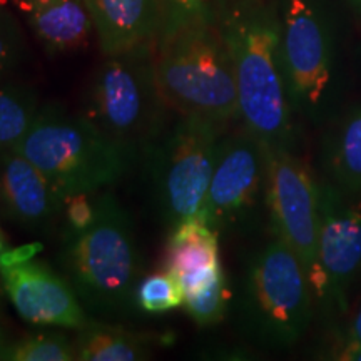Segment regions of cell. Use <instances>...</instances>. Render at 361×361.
I'll list each match as a JSON object with an SVG mask.
<instances>
[{
    "mask_svg": "<svg viewBox=\"0 0 361 361\" xmlns=\"http://www.w3.org/2000/svg\"><path fill=\"white\" fill-rule=\"evenodd\" d=\"M216 24L233 61L245 128L269 151H293L296 112L283 75L278 11L258 0H218Z\"/></svg>",
    "mask_w": 361,
    "mask_h": 361,
    "instance_id": "1",
    "label": "cell"
},
{
    "mask_svg": "<svg viewBox=\"0 0 361 361\" xmlns=\"http://www.w3.org/2000/svg\"><path fill=\"white\" fill-rule=\"evenodd\" d=\"M96 218L80 231L62 229L61 266L87 314L124 319L135 314L141 252L133 219L111 192L94 196Z\"/></svg>",
    "mask_w": 361,
    "mask_h": 361,
    "instance_id": "2",
    "label": "cell"
},
{
    "mask_svg": "<svg viewBox=\"0 0 361 361\" xmlns=\"http://www.w3.org/2000/svg\"><path fill=\"white\" fill-rule=\"evenodd\" d=\"M42 171L66 197L94 194L119 180L139 156L85 117L61 104H44L24 137L13 146Z\"/></svg>",
    "mask_w": 361,
    "mask_h": 361,
    "instance_id": "3",
    "label": "cell"
},
{
    "mask_svg": "<svg viewBox=\"0 0 361 361\" xmlns=\"http://www.w3.org/2000/svg\"><path fill=\"white\" fill-rule=\"evenodd\" d=\"M156 78L164 102L179 116L221 126L241 119L233 61L216 20L162 35L156 45Z\"/></svg>",
    "mask_w": 361,
    "mask_h": 361,
    "instance_id": "4",
    "label": "cell"
},
{
    "mask_svg": "<svg viewBox=\"0 0 361 361\" xmlns=\"http://www.w3.org/2000/svg\"><path fill=\"white\" fill-rule=\"evenodd\" d=\"M314 301L303 264L274 236L247 259L234 313L239 329L251 343L261 348L286 350L308 331Z\"/></svg>",
    "mask_w": 361,
    "mask_h": 361,
    "instance_id": "5",
    "label": "cell"
},
{
    "mask_svg": "<svg viewBox=\"0 0 361 361\" xmlns=\"http://www.w3.org/2000/svg\"><path fill=\"white\" fill-rule=\"evenodd\" d=\"M156 45L106 56L84 94L82 114L96 128L139 157L168 124V104L156 78Z\"/></svg>",
    "mask_w": 361,
    "mask_h": 361,
    "instance_id": "6",
    "label": "cell"
},
{
    "mask_svg": "<svg viewBox=\"0 0 361 361\" xmlns=\"http://www.w3.org/2000/svg\"><path fill=\"white\" fill-rule=\"evenodd\" d=\"M219 137L221 124L180 116L144 152L157 211L171 229L186 221H204Z\"/></svg>",
    "mask_w": 361,
    "mask_h": 361,
    "instance_id": "7",
    "label": "cell"
},
{
    "mask_svg": "<svg viewBox=\"0 0 361 361\" xmlns=\"http://www.w3.org/2000/svg\"><path fill=\"white\" fill-rule=\"evenodd\" d=\"M279 56L288 96L296 116L319 124L335 111L333 52L324 20L313 0H283Z\"/></svg>",
    "mask_w": 361,
    "mask_h": 361,
    "instance_id": "8",
    "label": "cell"
},
{
    "mask_svg": "<svg viewBox=\"0 0 361 361\" xmlns=\"http://www.w3.org/2000/svg\"><path fill=\"white\" fill-rule=\"evenodd\" d=\"M268 147L247 128L221 135L204 204V223L218 234L250 229L268 209Z\"/></svg>",
    "mask_w": 361,
    "mask_h": 361,
    "instance_id": "9",
    "label": "cell"
},
{
    "mask_svg": "<svg viewBox=\"0 0 361 361\" xmlns=\"http://www.w3.org/2000/svg\"><path fill=\"white\" fill-rule=\"evenodd\" d=\"M268 213L274 236L281 239L303 264L314 300H323L319 268L318 180L293 151L268 149Z\"/></svg>",
    "mask_w": 361,
    "mask_h": 361,
    "instance_id": "10",
    "label": "cell"
},
{
    "mask_svg": "<svg viewBox=\"0 0 361 361\" xmlns=\"http://www.w3.org/2000/svg\"><path fill=\"white\" fill-rule=\"evenodd\" d=\"M318 213L322 305L346 313L350 290L361 269V194L329 179L318 180Z\"/></svg>",
    "mask_w": 361,
    "mask_h": 361,
    "instance_id": "11",
    "label": "cell"
},
{
    "mask_svg": "<svg viewBox=\"0 0 361 361\" xmlns=\"http://www.w3.org/2000/svg\"><path fill=\"white\" fill-rule=\"evenodd\" d=\"M0 281L22 319L35 326L79 329L90 322L69 279L34 258L0 261Z\"/></svg>",
    "mask_w": 361,
    "mask_h": 361,
    "instance_id": "12",
    "label": "cell"
},
{
    "mask_svg": "<svg viewBox=\"0 0 361 361\" xmlns=\"http://www.w3.org/2000/svg\"><path fill=\"white\" fill-rule=\"evenodd\" d=\"M66 196L16 147L0 149V214L30 233H51Z\"/></svg>",
    "mask_w": 361,
    "mask_h": 361,
    "instance_id": "13",
    "label": "cell"
},
{
    "mask_svg": "<svg viewBox=\"0 0 361 361\" xmlns=\"http://www.w3.org/2000/svg\"><path fill=\"white\" fill-rule=\"evenodd\" d=\"M104 56L157 44L164 27L162 0H82Z\"/></svg>",
    "mask_w": 361,
    "mask_h": 361,
    "instance_id": "14",
    "label": "cell"
},
{
    "mask_svg": "<svg viewBox=\"0 0 361 361\" xmlns=\"http://www.w3.org/2000/svg\"><path fill=\"white\" fill-rule=\"evenodd\" d=\"M44 51L78 52L89 44L94 24L82 0H11Z\"/></svg>",
    "mask_w": 361,
    "mask_h": 361,
    "instance_id": "15",
    "label": "cell"
},
{
    "mask_svg": "<svg viewBox=\"0 0 361 361\" xmlns=\"http://www.w3.org/2000/svg\"><path fill=\"white\" fill-rule=\"evenodd\" d=\"M219 234L204 221H186L173 229L164 255V269L186 291L221 268Z\"/></svg>",
    "mask_w": 361,
    "mask_h": 361,
    "instance_id": "16",
    "label": "cell"
},
{
    "mask_svg": "<svg viewBox=\"0 0 361 361\" xmlns=\"http://www.w3.org/2000/svg\"><path fill=\"white\" fill-rule=\"evenodd\" d=\"M154 336L90 319L74 341L80 361H144L152 355Z\"/></svg>",
    "mask_w": 361,
    "mask_h": 361,
    "instance_id": "17",
    "label": "cell"
},
{
    "mask_svg": "<svg viewBox=\"0 0 361 361\" xmlns=\"http://www.w3.org/2000/svg\"><path fill=\"white\" fill-rule=\"evenodd\" d=\"M324 169L336 186L361 194V106L343 116L328 134Z\"/></svg>",
    "mask_w": 361,
    "mask_h": 361,
    "instance_id": "18",
    "label": "cell"
},
{
    "mask_svg": "<svg viewBox=\"0 0 361 361\" xmlns=\"http://www.w3.org/2000/svg\"><path fill=\"white\" fill-rule=\"evenodd\" d=\"M39 94L32 85L0 80V149L24 137L39 114Z\"/></svg>",
    "mask_w": 361,
    "mask_h": 361,
    "instance_id": "19",
    "label": "cell"
},
{
    "mask_svg": "<svg viewBox=\"0 0 361 361\" xmlns=\"http://www.w3.org/2000/svg\"><path fill=\"white\" fill-rule=\"evenodd\" d=\"M231 303V288L223 266L196 286L184 291V303L189 318L197 326L206 328L223 322Z\"/></svg>",
    "mask_w": 361,
    "mask_h": 361,
    "instance_id": "20",
    "label": "cell"
},
{
    "mask_svg": "<svg viewBox=\"0 0 361 361\" xmlns=\"http://www.w3.org/2000/svg\"><path fill=\"white\" fill-rule=\"evenodd\" d=\"M139 311L146 314H162L184 303V290L179 279L168 269L142 278L135 291Z\"/></svg>",
    "mask_w": 361,
    "mask_h": 361,
    "instance_id": "21",
    "label": "cell"
},
{
    "mask_svg": "<svg viewBox=\"0 0 361 361\" xmlns=\"http://www.w3.org/2000/svg\"><path fill=\"white\" fill-rule=\"evenodd\" d=\"M74 343L59 331L30 333L12 343L7 361H74Z\"/></svg>",
    "mask_w": 361,
    "mask_h": 361,
    "instance_id": "22",
    "label": "cell"
},
{
    "mask_svg": "<svg viewBox=\"0 0 361 361\" xmlns=\"http://www.w3.org/2000/svg\"><path fill=\"white\" fill-rule=\"evenodd\" d=\"M27 56L20 16L8 0H0V80L16 71Z\"/></svg>",
    "mask_w": 361,
    "mask_h": 361,
    "instance_id": "23",
    "label": "cell"
},
{
    "mask_svg": "<svg viewBox=\"0 0 361 361\" xmlns=\"http://www.w3.org/2000/svg\"><path fill=\"white\" fill-rule=\"evenodd\" d=\"M164 27L162 35L200 22H214L218 0H162ZM159 37V39H161Z\"/></svg>",
    "mask_w": 361,
    "mask_h": 361,
    "instance_id": "24",
    "label": "cell"
},
{
    "mask_svg": "<svg viewBox=\"0 0 361 361\" xmlns=\"http://www.w3.org/2000/svg\"><path fill=\"white\" fill-rule=\"evenodd\" d=\"M94 218H96V202L92 194L82 192L66 197L64 213H62V219L66 221L64 228L80 231L92 224Z\"/></svg>",
    "mask_w": 361,
    "mask_h": 361,
    "instance_id": "25",
    "label": "cell"
},
{
    "mask_svg": "<svg viewBox=\"0 0 361 361\" xmlns=\"http://www.w3.org/2000/svg\"><path fill=\"white\" fill-rule=\"evenodd\" d=\"M353 346H361V306L350 324L348 335H346V341L343 348H353Z\"/></svg>",
    "mask_w": 361,
    "mask_h": 361,
    "instance_id": "26",
    "label": "cell"
},
{
    "mask_svg": "<svg viewBox=\"0 0 361 361\" xmlns=\"http://www.w3.org/2000/svg\"><path fill=\"white\" fill-rule=\"evenodd\" d=\"M12 340L11 336L7 335L6 328H4V324L0 323V361H7L8 358V351H11V346H12Z\"/></svg>",
    "mask_w": 361,
    "mask_h": 361,
    "instance_id": "27",
    "label": "cell"
},
{
    "mask_svg": "<svg viewBox=\"0 0 361 361\" xmlns=\"http://www.w3.org/2000/svg\"><path fill=\"white\" fill-rule=\"evenodd\" d=\"M336 360L361 361V346H353V348H343L340 353H338Z\"/></svg>",
    "mask_w": 361,
    "mask_h": 361,
    "instance_id": "28",
    "label": "cell"
},
{
    "mask_svg": "<svg viewBox=\"0 0 361 361\" xmlns=\"http://www.w3.org/2000/svg\"><path fill=\"white\" fill-rule=\"evenodd\" d=\"M351 2H353V4H355V6H356V7H358V8H360V11H361V0H351Z\"/></svg>",
    "mask_w": 361,
    "mask_h": 361,
    "instance_id": "29",
    "label": "cell"
},
{
    "mask_svg": "<svg viewBox=\"0 0 361 361\" xmlns=\"http://www.w3.org/2000/svg\"><path fill=\"white\" fill-rule=\"evenodd\" d=\"M0 305H2V293H0Z\"/></svg>",
    "mask_w": 361,
    "mask_h": 361,
    "instance_id": "30",
    "label": "cell"
},
{
    "mask_svg": "<svg viewBox=\"0 0 361 361\" xmlns=\"http://www.w3.org/2000/svg\"><path fill=\"white\" fill-rule=\"evenodd\" d=\"M0 251H2V243H0Z\"/></svg>",
    "mask_w": 361,
    "mask_h": 361,
    "instance_id": "31",
    "label": "cell"
}]
</instances>
